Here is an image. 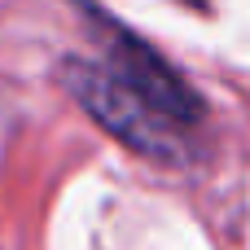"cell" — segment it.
Here are the masks:
<instances>
[{
  "instance_id": "cell-1",
  "label": "cell",
  "mask_w": 250,
  "mask_h": 250,
  "mask_svg": "<svg viewBox=\"0 0 250 250\" xmlns=\"http://www.w3.org/2000/svg\"><path fill=\"white\" fill-rule=\"evenodd\" d=\"M62 83L110 136H119L136 154H149L163 163L193 158L198 127H202V101L132 31L101 22V53L66 57Z\"/></svg>"
},
{
  "instance_id": "cell-2",
  "label": "cell",
  "mask_w": 250,
  "mask_h": 250,
  "mask_svg": "<svg viewBox=\"0 0 250 250\" xmlns=\"http://www.w3.org/2000/svg\"><path fill=\"white\" fill-rule=\"evenodd\" d=\"M185 4H207V0H185Z\"/></svg>"
}]
</instances>
